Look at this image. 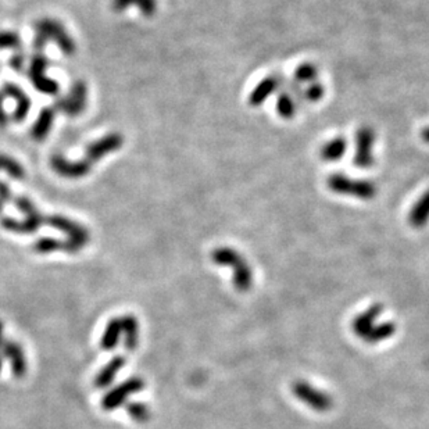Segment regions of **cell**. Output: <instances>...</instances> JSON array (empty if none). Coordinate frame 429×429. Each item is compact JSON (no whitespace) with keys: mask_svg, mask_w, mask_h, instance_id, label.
I'll return each instance as SVG.
<instances>
[{"mask_svg":"<svg viewBox=\"0 0 429 429\" xmlns=\"http://www.w3.org/2000/svg\"><path fill=\"white\" fill-rule=\"evenodd\" d=\"M214 264L232 269L233 286L238 292H249L253 285V271L244 257L232 247H218L211 253Z\"/></svg>","mask_w":429,"mask_h":429,"instance_id":"6da1fadb","label":"cell"},{"mask_svg":"<svg viewBox=\"0 0 429 429\" xmlns=\"http://www.w3.org/2000/svg\"><path fill=\"white\" fill-rule=\"evenodd\" d=\"M328 188L337 195L352 196L360 200H371L377 196V187L366 180H355L346 174H332L326 180Z\"/></svg>","mask_w":429,"mask_h":429,"instance_id":"7a4b0ae2","label":"cell"},{"mask_svg":"<svg viewBox=\"0 0 429 429\" xmlns=\"http://www.w3.org/2000/svg\"><path fill=\"white\" fill-rule=\"evenodd\" d=\"M53 39L57 46L68 56L75 52V43L72 42L71 36L65 32V30L56 21V20H41L36 24V39L35 48L42 49L45 48L46 42Z\"/></svg>","mask_w":429,"mask_h":429,"instance_id":"3957f363","label":"cell"},{"mask_svg":"<svg viewBox=\"0 0 429 429\" xmlns=\"http://www.w3.org/2000/svg\"><path fill=\"white\" fill-rule=\"evenodd\" d=\"M292 393L299 401L317 412H326L333 407L332 396L306 381H296L292 385Z\"/></svg>","mask_w":429,"mask_h":429,"instance_id":"277c9868","label":"cell"},{"mask_svg":"<svg viewBox=\"0 0 429 429\" xmlns=\"http://www.w3.org/2000/svg\"><path fill=\"white\" fill-rule=\"evenodd\" d=\"M377 140L375 131L364 125L356 134V153H355V165L360 169H368L374 165V145Z\"/></svg>","mask_w":429,"mask_h":429,"instance_id":"5b68a950","label":"cell"},{"mask_svg":"<svg viewBox=\"0 0 429 429\" xmlns=\"http://www.w3.org/2000/svg\"><path fill=\"white\" fill-rule=\"evenodd\" d=\"M143 389L145 381L139 377H132L125 382L120 384L118 386L113 388L112 390H109L102 400V407L105 408V411H114L127 401L128 396H132Z\"/></svg>","mask_w":429,"mask_h":429,"instance_id":"8992f818","label":"cell"},{"mask_svg":"<svg viewBox=\"0 0 429 429\" xmlns=\"http://www.w3.org/2000/svg\"><path fill=\"white\" fill-rule=\"evenodd\" d=\"M48 67V60L43 54H35L31 60L30 78L34 82L35 88L48 95H56L59 92V85L56 81L46 78L45 70Z\"/></svg>","mask_w":429,"mask_h":429,"instance_id":"52a82bcc","label":"cell"},{"mask_svg":"<svg viewBox=\"0 0 429 429\" xmlns=\"http://www.w3.org/2000/svg\"><path fill=\"white\" fill-rule=\"evenodd\" d=\"M285 79L282 75H269L263 81L255 85V88L249 95V105L253 107H259L267 102L270 96L275 92H280Z\"/></svg>","mask_w":429,"mask_h":429,"instance_id":"ba28073f","label":"cell"},{"mask_svg":"<svg viewBox=\"0 0 429 429\" xmlns=\"http://www.w3.org/2000/svg\"><path fill=\"white\" fill-rule=\"evenodd\" d=\"M45 224L64 232L68 235V239L76 242L78 244H81L82 247L90 242V231L85 229L82 225L74 222L70 218L61 217V216H53V217H46L45 218Z\"/></svg>","mask_w":429,"mask_h":429,"instance_id":"9c48e42d","label":"cell"},{"mask_svg":"<svg viewBox=\"0 0 429 429\" xmlns=\"http://www.w3.org/2000/svg\"><path fill=\"white\" fill-rule=\"evenodd\" d=\"M87 105V87L82 82L72 85L70 96L56 102V110H60L68 116H78Z\"/></svg>","mask_w":429,"mask_h":429,"instance_id":"30bf717a","label":"cell"},{"mask_svg":"<svg viewBox=\"0 0 429 429\" xmlns=\"http://www.w3.org/2000/svg\"><path fill=\"white\" fill-rule=\"evenodd\" d=\"M3 359H8L12 367V373L16 378H23L27 373L25 353L19 342L9 339L3 345Z\"/></svg>","mask_w":429,"mask_h":429,"instance_id":"8fae6325","label":"cell"},{"mask_svg":"<svg viewBox=\"0 0 429 429\" xmlns=\"http://www.w3.org/2000/svg\"><path fill=\"white\" fill-rule=\"evenodd\" d=\"M123 146V136L120 134H110L102 138L98 142H94L87 149V163L92 165V163L99 161L105 154L114 151Z\"/></svg>","mask_w":429,"mask_h":429,"instance_id":"7c38bea8","label":"cell"},{"mask_svg":"<svg viewBox=\"0 0 429 429\" xmlns=\"http://www.w3.org/2000/svg\"><path fill=\"white\" fill-rule=\"evenodd\" d=\"M52 167L57 174L65 177V178H81L83 176H87L91 171V164L87 161H76V163H70L64 157L56 154L52 157Z\"/></svg>","mask_w":429,"mask_h":429,"instance_id":"4fadbf2b","label":"cell"},{"mask_svg":"<svg viewBox=\"0 0 429 429\" xmlns=\"http://www.w3.org/2000/svg\"><path fill=\"white\" fill-rule=\"evenodd\" d=\"M382 310H384V306L379 303H375V304L370 306L366 311L359 314L353 320V324H352L355 335L364 339L367 336V333L377 325V320L382 314Z\"/></svg>","mask_w":429,"mask_h":429,"instance_id":"5bb4252c","label":"cell"},{"mask_svg":"<svg viewBox=\"0 0 429 429\" xmlns=\"http://www.w3.org/2000/svg\"><path fill=\"white\" fill-rule=\"evenodd\" d=\"M82 246L78 244L76 242L68 239V240H59V239H53V238H42L39 240L35 242L34 244V250L41 253V254H48L52 251H68V253H75L78 250H81Z\"/></svg>","mask_w":429,"mask_h":429,"instance_id":"9a60e30c","label":"cell"},{"mask_svg":"<svg viewBox=\"0 0 429 429\" xmlns=\"http://www.w3.org/2000/svg\"><path fill=\"white\" fill-rule=\"evenodd\" d=\"M125 366V359L123 356H116L113 357L96 375L95 378V386L99 389L107 388L109 385L113 384L116 379V375L123 370Z\"/></svg>","mask_w":429,"mask_h":429,"instance_id":"2e32d148","label":"cell"},{"mask_svg":"<svg viewBox=\"0 0 429 429\" xmlns=\"http://www.w3.org/2000/svg\"><path fill=\"white\" fill-rule=\"evenodd\" d=\"M408 222L414 228H423L429 222V191H426L412 206Z\"/></svg>","mask_w":429,"mask_h":429,"instance_id":"e0dca14e","label":"cell"},{"mask_svg":"<svg viewBox=\"0 0 429 429\" xmlns=\"http://www.w3.org/2000/svg\"><path fill=\"white\" fill-rule=\"evenodd\" d=\"M123 336V322L121 317L113 318L107 322L102 339H101V346L103 350H113L117 348L120 337Z\"/></svg>","mask_w":429,"mask_h":429,"instance_id":"ac0fdd59","label":"cell"},{"mask_svg":"<svg viewBox=\"0 0 429 429\" xmlns=\"http://www.w3.org/2000/svg\"><path fill=\"white\" fill-rule=\"evenodd\" d=\"M123 336L124 346L127 350H135L139 342V324L134 315H123Z\"/></svg>","mask_w":429,"mask_h":429,"instance_id":"d6986e66","label":"cell"},{"mask_svg":"<svg viewBox=\"0 0 429 429\" xmlns=\"http://www.w3.org/2000/svg\"><path fill=\"white\" fill-rule=\"evenodd\" d=\"M348 150V139L343 136H337L329 142H326L321 149V157L325 161H337L346 154Z\"/></svg>","mask_w":429,"mask_h":429,"instance_id":"ffe728a7","label":"cell"},{"mask_svg":"<svg viewBox=\"0 0 429 429\" xmlns=\"http://www.w3.org/2000/svg\"><path fill=\"white\" fill-rule=\"evenodd\" d=\"M5 94L10 95L12 98L16 99L17 109H16V113H14V118L17 121H23L27 117V114L30 112V107H31L30 99L27 98V95L20 88H17L16 85H13V83H6L5 85Z\"/></svg>","mask_w":429,"mask_h":429,"instance_id":"44dd1931","label":"cell"},{"mask_svg":"<svg viewBox=\"0 0 429 429\" xmlns=\"http://www.w3.org/2000/svg\"><path fill=\"white\" fill-rule=\"evenodd\" d=\"M299 99L292 95L289 91L286 90H281V94L278 96V101H277V112L278 114L285 118V120H289L292 117H295L296 112H297V107H299Z\"/></svg>","mask_w":429,"mask_h":429,"instance_id":"7402d4cb","label":"cell"},{"mask_svg":"<svg viewBox=\"0 0 429 429\" xmlns=\"http://www.w3.org/2000/svg\"><path fill=\"white\" fill-rule=\"evenodd\" d=\"M129 6H138L143 16L150 17L156 13L157 2L156 0H113V9L116 12H125Z\"/></svg>","mask_w":429,"mask_h":429,"instance_id":"603a6c76","label":"cell"},{"mask_svg":"<svg viewBox=\"0 0 429 429\" xmlns=\"http://www.w3.org/2000/svg\"><path fill=\"white\" fill-rule=\"evenodd\" d=\"M54 114H56V109L52 107H46L41 112L35 125L32 127V136L36 140L45 139L53 125V120H54Z\"/></svg>","mask_w":429,"mask_h":429,"instance_id":"cb8c5ba5","label":"cell"},{"mask_svg":"<svg viewBox=\"0 0 429 429\" xmlns=\"http://www.w3.org/2000/svg\"><path fill=\"white\" fill-rule=\"evenodd\" d=\"M396 332V325L392 321H386L382 324H377L364 337V340L370 345H377L379 342L390 339Z\"/></svg>","mask_w":429,"mask_h":429,"instance_id":"d4e9b609","label":"cell"},{"mask_svg":"<svg viewBox=\"0 0 429 429\" xmlns=\"http://www.w3.org/2000/svg\"><path fill=\"white\" fill-rule=\"evenodd\" d=\"M0 224H2V227L5 229L12 231L14 233H34L38 229V227L35 224L30 222L28 220L17 221V220H13V218H2Z\"/></svg>","mask_w":429,"mask_h":429,"instance_id":"484cf974","label":"cell"},{"mask_svg":"<svg viewBox=\"0 0 429 429\" xmlns=\"http://www.w3.org/2000/svg\"><path fill=\"white\" fill-rule=\"evenodd\" d=\"M317 75H318L317 67L311 63H304L296 68L295 75H293V81L297 82L299 85L311 83V82H315Z\"/></svg>","mask_w":429,"mask_h":429,"instance_id":"4316f807","label":"cell"},{"mask_svg":"<svg viewBox=\"0 0 429 429\" xmlns=\"http://www.w3.org/2000/svg\"><path fill=\"white\" fill-rule=\"evenodd\" d=\"M0 169L6 171V173H9L16 180H23L25 176L23 167L16 160H13L5 154H0Z\"/></svg>","mask_w":429,"mask_h":429,"instance_id":"83f0119b","label":"cell"},{"mask_svg":"<svg viewBox=\"0 0 429 429\" xmlns=\"http://www.w3.org/2000/svg\"><path fill=\"white\" fill-rule=\"evenodd\" d=\"M127 412L138 423H145L150 419V410L145 403H131L127 406Z\"/></svg>","mask_w":429,"mask_h":429,"instance_id":"f1b7e54d","label":"cell"},{"mask_svg":"<svg viewBox=\"0 0 429 429\" xmlns=\"http://www.w3.org/2000/svg\"><path fill=\"white\" fill-rule=\"evenodd\" d=\"M324 94H325V90L322 87V83L311 82L308 83V87L304 91H302V101L308 102V103H315L324 98Z\"/></svg>","mask_w":429,"mask_h":429,"instance_id":"f546056e","label":"cell"},{"mask_svg":"<svg viewBox=\"0 0 429 429\" xmlns=\"http://www.w3.org/2000/svg\"><path fill=\"white\" fill-rule=\"evenodd\" d=\"M21 46V39L16 32H0V49H17Z\"/></svg>","mask_w":429,"mask_h":429,"instance_id":"4dcf8cb0","label":"cell"},{"mask_svg":"<svg viewBox=\"0 0 429 429\" xmlns=\"http://www.w3.org/2000/svg\"><path fill=\"white\" fill-rule=\"evenodd\" d=\"M12 198V191L6 187V184L0 182V202H9Z\"/></svg>","mask_w":429,"mask_h":429,"instance_id":"1f68e13d","label":"cell"},{"mask_svg":"<svg viewBox=\"0 0 429 429\" xmlns=\"http://www.w3.org/2000/svg\"><path fill=\"white\" fill-rule=\"evenodd\" d=\"M5 336H3V322L0 321V371L3 367V345H5Z\"/></svg>","mask_w":429,"mask_h":429,"instance_id":"d6a6232c","label":"cell"},{"mask_svg":"<svg viewBox=\"0 0 429 429\" xmlns=\"http://www.w3.org/2000/svg\"><path fill=\"white\" fill-rule=\"evenodd\" d=\"M10 63H12V67H13L14 70L21 71V70H23V64H24V59H23L21 54H16V56L12 57Z\"/></svg>","mask_w":429,"mask_h":429,"instance_id":"836d02e7","label":"cell"},{"mask_svg":"<svg viewBox=\"0 0 429 429\" xmlns=\"http://www.w3.org/2000/svg\"><path fill=\"white\" fill-rule=\"evenodd\" d=\"M6 123H8V114L3 110V99L2 96H0V127L6 125Z\"/></svg>","mask_w":429,"mask_h":429,"instance_id":"e575fe53","label":"cell"},{"mask_svg":"<svg viewBox=\"0 0 429 429\" xmlns=\"http://www.w3.org/2000/svg\"><path fill=\"white\" fill-rule=\"evenodd\" d=\"M421 138H422L423 142L429 143V127H426V128L421 132Z\"/></svg>","mask_w":429,"mask_h":429,"instance_id":"d590c367","label":"cell"},{"mask_svg":"<svg viewBox=\"0 0 429 429\" xmlns=\"http://www.w3.org/2000/svg\"><path fill=\"white\" fill-rule=\"evenodd\" d=\"M2 207H3V202H0V211H2Z\"/></svg>","mask_w":429,"mask_h":429,"instance_id":"8d00e7d4","label":"cell"}]
</instances>
